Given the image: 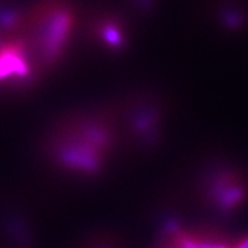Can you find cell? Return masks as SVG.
<instances>
[{"mask_svg": "<svg viewBox=\"0 0 248 248\" xmlns=\"http://www.w3.org/2000/svg\"><path fill=\"white\" fill-rule=\"evenodd\" d=\"M122 147L110 106L69 110L46 126L38 152L48 168L75 179H92L110 166Z\"/></svg>", "mask_w": 248, "mask_h": 248, "instance_id": "cell-1", "label": "cell"}, {"mask_svg": "<svg viewBox=\"0 0 248 248\" xmlns=\"http://www.w3.org/2000/svg\"><path fill=\"white\" fill-rule=\"evenodd\" d=\"M119 125L122 147L146 150L160 138L162 113L159 102L146 93H128L109 105Z\"/></svg>", "mask_w": 248, "mask_h": 248, "instance_id": "cell-2", "label": "cell"}, {"mask_svg": "<svg viewBox=\"0 0 248 248\" xmlns=\"http://www.w3.org/2000/svg\"><path fill=\"white\" fill-rule=\"evenodd\" d=\"M85 38L105 53L120 54L129 46V28L121 18L113 15L97 16L86 24Z\"/></svg>", "mask_w": 248, "mask_h": 248, "instance_id": "cell-3", "label": "cell"}]
</instances>
